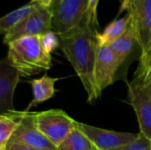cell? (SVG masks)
Instances as JSON below:
<instances>
[{
    "mask_svg": "<svg viewBox=\"0 0 151 150\" xmlns=\"http://www.w3.org/2000/svg\"><path fill=\"white\" fill-rule=\"evenodd\" d=\"M96 34L84 23L78 28L59 36L61 50L81 80L89 103H95L101 95L97 91L94 76Z\"/></svg>",
    "mask_w": 151,
    "mask_h": 150,
    "instance_id": "1",
    "label": "cell"
},
{
    "mask_svg": "<svg viewBox=\"0 0 151 150\" xmlns=\"http://www.w3.org/2000/svg\"><path fill=\"white\" fill-rule=\"evenodd\" d=\"M7 59L22 77H30L50 69L51 55L42 49L40 36H25L7 44Z\"/></svg>",
    "mask_w": 151,
    "mask_h": 150,
    "instance_id": "2",
    "label": "cell"
},
{
    "mask_svg": "<svg viewBox=\"0 0 151 150\" xmlns=\"http://www.w3.org/2000/svg\"><path fill=\"white\" fill-rule=\"evenodd\" d=\"M32 118L35 127L58 149L77 123L65 111L58 109L32 112Z\"/></svg>",
    "mask_w": 151,
    "mask_h": 150,
    "instance_id": "3",
    "label": "cell"
},
{
    "mask_svg": "<svg viewBox=\"0 0 151 150\" xmlns=\"http://www.w3.org/2000/svg\"><path fill=\"white\" fill-rule=\"evenodd\" d=\"M87 8L88 0H54L51 4V30L61 36L82 26Z\"/></svg>",
    "mask_w": 151,
    "mask_h": 150,
    "instance_id": "4",
    "label": "cell"
},
{
    "mask_svg": "<svg viewBox=\"0 0 151 150\" xmlns=\"http://www.w3.org/2000/svg\"><path fill=\"white\" fill-rule=\"evenodd\" d=\"M51 5L40 2L37 9L18 26L4 35V44L25 36H40L51 31Z\"/></svg>",
    "mask_w": 151,
    "mask_h": 150,
    "instance_id": "5",
    "label": "cell"
},
{
    "mask_svg": "<svg viewBox=\"0 0 151 150\" xmlns=\"http://www.w3.org/2000/svg\"><path fill=\"white\" fill-rule=\"evenodd\" d=\"M77 126L91 141L96 150H119L133 141L138 135L103 129L77 121Z\"/></svg>",
    "mask_w": 151,
    "mask_h": 150,
    "instance_id": "6",
    "label": "cell"
},
{
    "mask_svg": "<svg viewBox=\"0 0 151 150\" xmlns=\"http://www.w3.org/2000/svg\"><path fill=\"white\" fill-rule=\"evenodd\" d=\"M129 103L138 119L140 133L151 140V93L142 83L133 80L128 84Z\"/></svg>",
    "mask_w": 151,
    "mask_h": 150,
    "instance_id": "7",
    "label": "cell"
},
{
    "mask_svg": "<svg viewBox=\"0 0 151 150\" xmlns=\"http://www.w3.org/2000/svg\"><path fill=\"white\" fill-rule=\"evenodd\" d=\"M119 67L120 65L111 48L97 43L94 76L96 86L100 95L114 82L115 74Z\"/></svg>",
    "mask_w": 151,
    "mask_h": 150,
    "instance_id": "8",
    "label": "cell"
},
{
    "mask_svg": "<svg viewBox=\"0 0 151 150\" xmlns=\"http://www.w3.org/2000/svg\"><path fill=\"white\" fill-rule=\"evenodd\" d=\"M129 12L141 50V57H143L151 48V0H134Z\"/></svg>",
    "mask_w": 151,
    "mask_h": 150,
    "instance_id": "9",
    "label": "cell"
},
{
    "mask_svg": "<svg viewBox=\"0 0 151 150\" xmlns=\"http://www.w3.org/2000/svg\"><path fill=\"white\" fill-rule=\"evenodd\" d=\"M19 118V126L15 131L12 140L23 143L37 150H58L35 126L32 112L17 111Z\"/></svg>",
    "mask_w": 151,
    "mask_h": 150,
    "instance_id": "10",
    "label": "cell"
},
{
    "mask_svg": "<svg viewBox=\"0 0 151 150\" xmlns=\"http://www.w3.org/2000/svg\"><path fill=\"white\" fill-rule=\"evenodd\" d=\"M20 73L15 69L7 57L0 61V112L1 114L14 111L13 97L15 88L19 81Z\"/></svg>",
    "mask_w": 151,
    "mask_h": 150,
    "instance_id": "11",
    "label": "cell"
},
{
    "mask_svg": "<svg viewBox=\"0 0 151 150\" xmlns=\"http://www.w3.org/2000/svg\"><path fill=\"white\" fill-rule=\"evenodd\" d=\"M58 80V78L50 77L47 74H44L39 79H34L30 80L33 98L30 104L27 106L26 111H27L32 106H35L52 98L56 92L55 83Z\"/></svg>",
    "mask_w": 151,
    "mask_h": 150,
    "instance_id": "12",
    "label": "cell"
},
{
    "mask_svg": "<svg viewBox=\"0 0 151 150\" xmlns=\"http://www.w3.org/2000/svg\"><path fill=\"white\" fill-rule=\"evenodd\" d=\"M132 20L130 12H127L124 17L117 19L110 23L103 32L96 34V41L98 44L110 46L127 30Z\"/></svg>",
    "mask_w": 151,
    "mask_h": 150,
    "instance_id": "13",
    "label": "cell"
},
{
    "mask_svg": "<svg viewBox=\"0 0 151 150\" xmlns=\"http://www.w3.org/2000/svg\"><path fill=\"white\" fill-rule=\"evenodd\" d=\"M135 44L138 45L137 36L134 27L131 22L125 34L110 45L111 50L114 51L120 66L132 53Z\"/></svg>",
    "mask_w": 151,
    "mask_h": 150,
    "instance_id": "14",
    "label": "cell"
},
{
    "mask_svg": "<svg viewBox=\"0 0 151 150\" xmlns=\"http://www.w3.org/2000/svg\"><path fill=\"white\" fill-rule=\"evenodd\" d=\"M39 4L40 2L29 3L3 16L0 19V33L4 35L13 27L18 26L37 9Z\"/></svg>",
    "mask_w": 151,
    "mask_h": 150,
    "instance_id": "15",
    "label": "cell"
},
{
    "mask_svg": "<svg viewBox=\"0 0 151 150\" xmlns=\"http://www.w3.org/2000/svg\"><path fill=\"white\" fill-rule=\"evenodd\" d=\"M19 122L16 111L0 115V150H5L7 144L19 127Z\"/></svg>",
    "mask_w": 151,
    "mask_h": 150,
    "instance_id": "16",
    "label": "cell"
},
{
    "mask_svg": "<svg viewBox=\"0 0 151 150\" xmlns=\"http://www.w3.org/2000/svg\"><path fill=\"white\" fill-rule=\"evenodd\" d=\"M58 150H96L91 141L77 126L72 130L64 142L58 147Z\"/></svg>",
    "mask_w": 151,
    "mask_h": 150,
    "instance_id": "17",
    "label": "cell"
},
{
    "mask_svg": "<svg viewBox=\"0 0 151 150\" xmlns=\"http://www.w3.org/2000/svg\"><path fill=\"white\" fill-rule=\"evenodd\" d=\"M151 78V48L143 57H140L139 65L135 72L134 80L142 84Z\"/></svg>",
    "mask_w": 151,
    "mask_h": 150,
    "instance_id": "18",
    "label": "cell"
},
{
    "mask_svg": "<svg viewBox=\"0 0 151 150\" xmlns=\"http://www.w3.org/2000/svg\"><path fill=\"white\" fill-rule=\"evenodd\" d=\"M58 37L59 36L52 30L40 35L41 45L48 55H51L57 48L60 47V39H58Z\"/></svg>",
    "mask_w": 151,
    "mask_h": 150,
    "instance_id": "19",
    "label": "cell"
},
{
    "mask_svg": "<svg viewBox=\"0 0 151 150\" xmlns=\"http://www.w3.org/2000/svg\"><path fill=\"white\" fill-rule=\"evenodd\" d=\"M99 0H88V8L86 12V18L84 23L91 27L94 31L98 33L97 29L99 27L97 18V6Z\"/></svg>",
    "mask_w": 151,
    "mask_h": 150,
    "instance_id": "20",
    "label": "cell"
},
{
    "mask_svg": "<svg viewBox=\"0 0 151 150\" xmlns=\"http://www.w3.org/2000/svg\"><path fill=\"white\" fill-rule=\"evenodd\" d=\"M119 150H151V140L140 133L133 141Z\"/></svg>",
    "mask_w": 151,
    "mask_h": 150,
    "instance_id": "21",
    "label": "cell"
},
{
    "mask_svg": "<svg viewBox=\"0 0 151 150\" xmlns=\"http://www.w3.org/2000/svg\"><path fill=\"white\" fill-rule=\"evenodd\" d=\"M5 150H37L29 147V146H27L23 143H20V142H18V141H12L11 140L9 141V143L7 144L6 146V149Z\"/></svg>",
    "mask_w": 151,
    "mask_h": 150,
    "instance_id": "22",
    "label": "cell"
},
{
    "mask_svg": "<svg viewBox=\"0 0 151 150\" xmlns=\"http://www.w3.org/2000/svg\"><path fill=\"white\" fill-rule=\"evenodd\" d=\"M119 3H120V8H119V14H120L124 11H127V12H129L132 10L134 0H119Z\"/></svg>",
    "mask_w": 151,
    "mask_h": 150,
    "instance_id": "23",
    "label": "cell"
},
{
    "mask_svg": "<svg viewBox=\"0 0 151 150\" xmlns=\"http://www.w3.org/2000/svg\"><path fill=\"white\" fill-rule=\"evenodd\" d=\"M143 85H145L146 87H147V88L150 91V93H151V78L147 81V82H145Z\"/></svg>",
    "mask_w": 151,
    "mask_h": 150,
    "instance_id": "24",
    "label": "cell"
},
{
    "mask_svg": "<svg viewBox=\"0 0 151 150\" xmlns=\"http://www.w3.org/2000/svg\"><path fill=\"white\" fill-rule=\"evenodd\" d=\"M36 2H42V3H44V4H49V5H51V4H50V3L48 2V0H31V3H36Z\"/></svg>",
    "mask_w": 151,
    "mask_h": 150,
    "instance_id": "25",
    "label": "cell"
},
{
    "mask_svg": "<svg viewBox=\"0 0 151 150\" xmlns=\"http://www.w3.org/2000/svg\"><path fill=\"white\" fill-rule=\"evenodd\" d=\"M53 1H54V0H48V2H49L50 4H52V2H53Z\"/></svg>",
    "mask_w": 151,
    "mask_h": 150,
    "instance_id": "26",
    "label": "cell"
}]
</instances>
